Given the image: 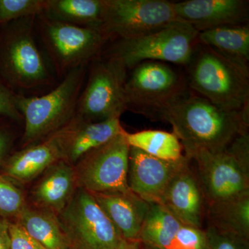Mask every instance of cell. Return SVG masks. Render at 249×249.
Masks as SVG:
<instances>
[{"mask_svg": "<svg viewBox=\"0 0 249 249\" xmlns=\"http://www.w3.org/2000/svg\"><path fill=\"white\" fill-rule=\"evenodd\" d=\"M157 120L171 124L189 156L199 150L221 151L239 134L249 131V109L225 110L189 89L160 111Z\"/></svg>", "mask_w": 249, "mask_h": 249, "instance_id": "1", "label": "cell"}, {"mask_svg": "<svg viewBox=\"0 0 249 249\" xmlns=\"http://www.w3.org/2000/svg\"><path fill=\"white\" fill-rule=\"evenodd\" d=\"M36 17L0 26V78L19 96H40L60 82L37 42Z\"/></svg>", "mask_w": 249, "mask_h": 249, "instance_id": "2", "label": "cell"}, {"mask_svg": "<svg viewBox=\"0 0 249 249\" xmlns=\"http://www.w3.org/2000/svg\"><path fill=\"white\" fill-rule=\"evenodd\" d=\"M188 69L187 82L193 92L221 109H249V68L199 43Z\"/></svg>", "mask_w": 249, "mask_h": 249, "instance_id": "3", "label": "cell"}, {"mask_svg": "<svg viewBox=\"0 0 249 249\" xmlns=\"http://www.w3.org/2000/svg\"><path fill=\"white\" fill-rule=\"evenodd\" d=\"M88 66L72 70L53 89L40 96L18 95V108L23 119L21 148L42 142L73 119Z\"/></svg>", "mask_w": 249, "mask_h": 249, "instance_id": "4", "label": "cell"}, {"mask_svg": "<svg viewBox=\"0 0 249 249\" xmlns=\"http://www.w3.org/2000/svg\"><path fill=\"white\" fill-rule=\"evenodd\" d=\"M198 35L189 24L178 21L145 35L111 40L101 55L114 59L127 71L145 61L186 67L199 44Z\"/></svg>", "mask_w": 249, "mask_h": 249, "instance_id": "5", "label": "cell"}, {"mask_svg": "<svg viewBox=\"0 0 249 249\" xmlns=\"http://www.w3.org/2000/svg\"><path fill=\"white\" fill-rule=\"evenodd\" d=\"M35 29L37 42L59 81L72 70L89 65L110 41L100 27L58 22L42 14L36 17Z\"/></svg>", "mask_w": 249, "mask_h": 249, "instance_id": "6", "label": "cell"}, {"mask_svg": "<svg viewBox=\"0 0 249 249\" xmlns=\"http://www.w3.org/2000/svg\"><path fill=\"white\" fill-rule=\"evenodd\" d=\"M186 157L196 163L206 205L249 192V131L221 151L199 150Z\"/></svg>", "mask_w": 249, "mask_h": 249, "instance_id": "7", "label": "cell"}, {"mask_svg": "<svg viewBox=\"0 0 249 249\" xmlns=\"http://www.w3.org/2000/svg\"><path fill=\"white\" fill-rule=\"evenodd\" d=\"M188 91L186 75L161 62H141L127 71L124 83L127 110L152 120Z\"/></svg>", "mask_w": 249, "mask_h": 249, "instance_id": "8", "label": "cell"}, {"mask_svg": "<svg viewBox=\"0 0 249 249\" xmlns=\"http://www.w3.org/2000/svg\"><path fill=\"white\" fill-rule=\"evenodd\" d=\"M127 73L119 62L101 54L91 60L74 117L91 123L120 119L127 111L124 95Z\"/></svg>", "mask_w": 249, "mask_h": 249, "instance_id": "9", "label": "cell"}, {"mask_svg": "<svg viewBox=\"0 0 249 249\" xmlns=\"http://www.w3.org/2000/svg\"><path fill=\"white\" fill-rule=\"evenodd\" d=\"M59 221L76 249H114L122 237L92 195L78 188Z\"/></svg>", "mask_w": 249, "mask_h": 249, "instance_id": "10", "label": "cell"}, {"mask_svg": "<svg viewBox=\"0 0 249 249\" xmlns=\"http://www.w3.org/2000/svg\"><path fill=\"white\" fill-rule=\"evenodd\" d=\"M178 21L174 1L104 0L101 29L111 41L145 35Z\"/></svg>", "mask_w": 249, "mask_h": 249, "instance_id": "11", "label": "cell"}, {"mask_svg": "<svg viewBox=\"0 0 249 249\" xmlns=\"http://www.w3.org/2000/svg\"><path fill=\"white\" fill-rule=\"evenodd\" d=\"M123 131L73 165L78 188L90 193L131 191L127 185L129 147Z\"/></svg>", "mask_w": 249, "mask_h": 249, "instance_id": "12", "label": "cell"}, {"mask_svg": "<svg viewBox=\"0 0 249 249\" xmlns=\"http://www.w3.org/2000/svg\"><path fill=\"white\" fill-rule=\"evenodd\" d=\"M190 160L186 155L177 160H160L139 149L129 147V190L147 203L160 204L170 180Z\"/></svg>", "mask_w": 249, "mask_h": 249, "instance_id": "13", "label": "cell"}, {"mask_svg": "<svg viewBox=\"0 0 249 249\" xmlns=\"http://www.w3.org/2000/svg\"><path fill=\"white\" fill-rule=\"evenodd\" d=\"M191 160L174 175L165 188L160 204L183 224L202 229L206 201Z\"/></svg>", "mask_w": 249, "mask_h": 249, "instance_id": "14", "label": "cell"}, {"mask_svg": "<svg viewBox=\"0 0 249 249\" xmlns=\"http://www.w3.org/2000/svg\"><path fill=\"white\" fill-rule=\"evenodd\" d=\"M178 19L198 32L249 24V1L246 0H187L174 2Z\"/></svg>", "mask_w": 249, "mask_h": 249, "instance_id": "15", "label": "cell"}, {"mask_svg": "<svg viewBox=\"0 0 249 249\" xmlns=\"http://www.w3.org/2000/svg\"><path fill=\"white\" fill-rule=\"evenodd\" d=\"M124 129L119 118L91 123L73 116L58 130L62 160L73 166L87 154L107 143Z\"/></svg>", "mask_w": 249, "mask_h": 249, "instance_id": "16", "label": "cell"}, {"mask_svg": "<svg viewBox=\"0 0 249 249\" xmlns=\"http://www.w3.org/2000/svg\"><path fill=\"white\" fill-rule=\"evenodd\" d=\"M62 160L58 131L42 142L13 152L1 167L0 173L17 184L29 183Z\"/></svg>", "mask_w": 249, "mask_h": 249, "instance_id": "17", "label": "cell"}, {"mask_svg": "<svg viewBox=\"0 0 249 249\" xmlns=\"http://www.w3.org/2000/svg\"><path fill=\"white\" fill-rule=\"evenodd\" d=\"M124 240L139 241L150 203L132 192L91 193Z\"/></svg>", "mask_w": 249, "mask_h": 249, "instance_id": "18", "label": "cell"}, {"mask_svg": "<svg viewBox=\"0 0 249 249\" xmlns=\"http://www.w3.org/2000/svg\"><path fill=\"white\" fill-rule=\"evenodd\" d=\"M78 186L73 165L64 160L55 162L42 174L31 192L34 206L60 213Z\"/></svg>", "mask_w": 249, "mask_h": 249, "instance_id": "19", "label": "cell"}, {"mask_svg": "<svg viewBox=\"0 0 249 249\" xmlns=\"http://www.w3.org/2000/svg\"><path fill=\"white\" fill-rule=\"evenodd\" d=\"M45 249H69L71 247L58 215L27 204L16 221Z\"/></svg>", "mask_w": 249, "mask_h": 249, "instance_id": "20", "label": "cell"}, {"mask_svg": "<svg viewBox=\"0 0 249 249\" xmlns=\"http://www.w3.org/2000/svg\"><path fill=\"white\" fill-rule=\"evenodd\" d=\"M206 216L208 226L249 240V192L206 205Z\"/></svg>", "mask_w": 249, "mask_h": 249, "instance_id": "21", "label": "cell"}, {"mask_svg": "<svg viewBox=\"0 0 249 249\" xmlns=\"http://www.w3.org/2000/svg\"><path fill=\"white\" fill-rule=\"evenodd\" d=\"M199 43L249 68V25L228 26L199 32Z\"/></svg>", "mask_w": 249, "mask_h": 249, "instance_id": "22", "label": "cell"}, {"mask_svg": "<svg viewBox=\"0 0 249 249\" xmlns=\"http://www.w3.org/2000/svg\"><path fill=\"white\" fill-rule=\"evenodd\" d=\"M104 0H45L42 15L80 27L101 28Z\"/></svg>", "mask_w": 249, "mask_h": 249, "instance_id": "23", "label": "cell"}, {"mask_svg": "<svg viewBox=\"0 0 249 249\" xmlns=\"http://www.w3.org/2000/svg\"><path fill=\"white\" fill-rule=\"evenodd\" d=\"M183 224L164 206L150 203L141 229L139 242L148 248L169 249Z\"/></svg>", "mask_w": 249, "mask_h": 249, "instance_id": "24", "label": "cell"}, {"mask_svg": "<svg viewBox=\"0 0 249 249\" xmlns=\"http://www.w3.org/2000/svg\"><path fill=\"white\" fill-rule=\"evenodd\" d=\"M123 135L129 147L160 160H177L183 157L182 145L173 132L147 129L129 133L124 129Z\"/></svg>", "mask_w": 249, "mask_h": 249, "instance_id": "25", "label": "cell"}, {"mask_svg": "<svg viewBox=\"0 0 249 249\" xmlns=\"http://www.w3.org/2000/svg\"><path fill=\"white\" fill-rule=\"evenodd\" d=\"M27 206L25 196L18 184L0 173V218L16 222Z\"/></svg>", "mask_w": 249, "mask_h": 249, "instance_id": "26", "label": "cell"}, {"mask_svg": "<svg viewBox=\"0 0 249 249\" xmlns=\"http://www.w3.org/2000/svg\"><path fill=\"white\" fill-rule=\"evenodd\" d=\"M45 4V0H0V26L42 14Z\"/></svg>", "mask_w": 249, "mask_h": 249, "instance_id": "27", "label": "cell"}, {"mask_svg": "<svg viewBox=\"0 0 249 249\" xmlns=\"http://www.w3.org/2000/svg\"><path fill=\"white\" fill-rule=\"evenodd\" d=\"M23 124L10 118L0 116V169L14 152L15 144L22 137Z\"/></svg>", "mask_w": 249, "mask_h": 249, "instance_id": "28", "label": "cell"}, {"mask_svg": "<svg viewBox=\"0 0 249 249\" xmlns=\"http://www.w3.org/2000/svg\"><path fill=\"white\" fill-rule=\"evenodd\" d=\"M206 249H249V240L208 226Z\"/></svg>", "mask_w": 249, "mask_h": 249, "instance_id": "29", "label": "cell"}, {"mask_svg": "<svg viewBox=\"0 0 249 249\" xmlns=\"http://www.w3.org/2000/svg\"><path fill=\"white\" fill-rule=\"evenodd\" d=\"M206 231L183 224L169 249H206Z\"/></svg>", "mask_w": 249, "mask_h": 249, "instance_id": "30", "label": "cell"}, {"mask_svg": "<svg viewBox=\"0 0 249 249\" xmlns=\"http://www.w3.org/2000/svg\"><path fill=\"white\" fill-rule=\"evenodd\" d=\"M18 96L0 78V116L10 118L23 124L22 116L18 108Z\"/></svg>", "mask_w": 249, "mask_h": 249, "instance_id": "31", "label": "cell"}, {"mask_svg": "<svg viewBox=\"0 0 249 249\" xmlns=\"http://www.w3.org/2000/svg\"><path fill=\"white\" fill-rule=\"evenodd\" d=\"M11 249H45L16 222L6 221Z\"/></svg>", "mask_w": 249, "mask_h": 249, "instance_id": "32", "label": "cell"}, {"mask_svg": "<svg viewBox=\"0 0 249 249\" xmlns=\"http://www.w3.org/2000/svg\"><path fill=\"white\" fill-rule=\"evenodd\" d=\"M0 249H11L6 220L0 218Z\"/></svg>", "mask_w": 249, "mask_h": 249, "instance_id": "33", "label": "cell"}, {"mask_svg": "<svg viewBox=\"0 0 249 249\" xmlns=\"http://www.w3.org/2000/svg\"><path fill=\"white\" fill-rule=\"evenodd\" d=\"M140 242L139 241H130L122 238L114 249H139Z\"/></svg>", "mask_w": 249, "mask_h": 249, "instance_id": "34", "label": "cell"}, {"mask_svg": "<svg viewBox=\"0 0 249 249\" xmlns=\"http://www.w3.org/2000/svg\"><path fill=\"white\" fill-rule=\"evenodd\" d=\"M145 249H155L148 248V247H145Z\"/></svg>", "mask_w": 249, "mask_h": 249, "instance_id": "35", "label": "cell"}, {"mask_svg": "<svg viewBox=\"0 0 249 249\" xmlns=\"http://www.w3.org/2000/svg\"><path fill=\"white\" fill-rule=\"evenodd\" d=\"M76 249L73 248V247H70V249Z\"/></svg>", "mask_w": 249, "mask_h": 249, "instance_id": "36", "label": "cell"}]
</instances>
